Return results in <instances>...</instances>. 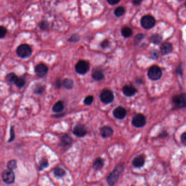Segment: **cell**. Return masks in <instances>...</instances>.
Returning a JSON list of instances; mask_svg holds the SVG:
<instances>
[{
    "label": "cell",
    "mask_w": 186,
    "mask_h": 186,
    "mask_svg": "<svg viewBox=\"0 0 186 186\" xmlns=\"http://www.w3.org/2000/svg\"><path fill=\"white\" fill-rule=\"evenodd\" d=\"M40 27L42 30H45L47 28V23H46V22H42L40 24Z\"/></svg>",
    "instance_id": "obj_38"
},
{
    "label": "cell",
    "mask_w": 186,
    "mask_h": 186,
    "mask_svg": "<svg viewBox=\"0 0 186 186\" xmlns=\"http://www.w3.org/2000/svg\"><path fill=\"white\" fill-rule=\"evenodd\" d=\"M144 158L143 156H139L133 160L132 163L135 167L139 168L144 165Z\"/></svg>",
    "instance_id": "obj_17"
},
{
    "label": "cell",
    "mask_w": 186,
    "mask_h": 186,
    "mask_svg": "<svg viewBox=\"0 0 186 186\" xmlns=\"http://www.w3.org/2000/svg\"><path fill=\"white\" fill-rule=\"evenodd\" d=\"M124 170V165L122 164H119L115 168L114 170L110 173L107 179L108 184L110 186H113L118 181V178L122 171Z\"/></svg>",
    "instance_id": "obj_1"
},
{
    "label": "cell",
    "mask_w": 186,
    "mask_h": 186,
    "mask_svg": "<svg viewBox=\"0 0 186 186\" xmlns=\"http://www.w3.org/2000/svg\"><path fill=\"white\" fill-rule=\"evenodd\" d=\"M125 13V9L122 7H118L114 11V14L117 17H120L124 14Z\"/></svg>",
    "instance_id": "obj_26"
},
{
    "label": "cell",
    "mask_w": 186,
    "mask_h": 186,
    "mask_svg": "<svg viewBox=\"0 0 186 186\" xmlns=\"http://www.w3.org/2000/svg\"><path fill=\"white\" fill-rule=\"evenodd\" d=\"M54 174L58 177H62L65 174V171L61 168L57 167L54 169Z\"/></svg>",
    "instance_id": "obj_24"
},
{
    "label": "cell",
    "mask_w": 186,
    "mask_h": 186,
    "mask_svg": "<svg viewBox=\"0 0 186 186\" xmlns=\"http://www.w3.org/2000/svg\"><path fill=\"white\" fill-rule=\"evenodd\" d=\"M114 98L113 93L110 90H105L100 94L101 101L106 104L112 103L114 100Z\"/></svg>",
    "instance_id": "obj_6"
},
{
    "label": "cell",
    "mask_w": 186,
    "mask_h": 186,
    "mask_svg": "<svg viewBox=\"0 0 186 186\" xmlns=\"http://www.w3.org/2000/svg\"><path fill=\"white\" fill-rule=\"evenodd\" d=\"M79 39H80L79 36L77 34H75V35H72V37L69 39V41L72 42H77L79 40Z\"/></svg>",
    "instance_id": "obj_32"
},
{
    "label": "cell",
    "mask_w": 186,
    "mask_h": 186,
    "mask_svg": "<svg viewBox=\"0 0 186 186\" xmlns=\"http://www.w3.org/2000/svg\"><path fill=\"white\" fill-rule=\"evenodd\" d=\"M35 72L37 76L40 77H43L46 75L48 72V68L45 65L39 64L35 67Z\"/></svg>",
    "instance_id": "obj_10"
},
{
    "label": "cell",
    "mask_w": 186,
    "mask_h": 186,
    "mask_svg": "<svg viewBox=\"0 0 186 186\" xmlns=\"http://www.w3.org/2000/svg\"><path fill=\"white\" fill-rule=\"evenodd\" d=\"M181 141L184 145H186V132L183 133L181 136Z\"/></svg>",
    "instance_id": "obj_37"
},
{
    "label": "cell",
    "mask_w": 186,
    "mask_h": 186,
    "mask_svg": "<svg viewBox=\"0 0 186 186\" xmlns=\"http://www.w3.org/2000/svg\"><path fill=\"white\" fill-rule=\"evenodd\" d=\"M120 0H107V2L111 5H114L119 2Z\"/></svg>",
    "instance_id": "obj_36"
},
{
    "label": "cell",
    "mask_w": 186,
    "mask_h": 186,
    "mask_svg": "<svg viewBox=\"0 0 186 186\" xmlns=\"http://www.w3.org/2000/svg\"><path fill=\"white\" fill-rule=\"evenodd\" d=\"M103 160L101 158H98L93 163V167L96 170H99L103 168Z\"/></svg>",
    "instance_id": "obj_19"
},
{
    "label": "cell",
    "mask_w": 186,
    "mask_h": 186,
    "mask_svg": "<svg viewBox=\"0 0 186 186\" xmlns=\"http://www.w3.org/2000/svg\"><path fill=\"white\" fill-rule=\"evenodd\" d=\"M14 137V133L13 129L11 127V138L9 139V141H11L12 140H13Z\"/></svg>",
    "instance_id": "obj_39"
},
{
    "label": "cell",
    "mask_w": 186,
    "mask_h": 186,
    "mask_svg": "<svg viewBox=\"0 0 186 186\" xmlns=\"http://www.w3.org/2000/svg\"><path fill=\"white\" fill-rule=\"evenodd\" d=\"M101 134L103 138H108L112 136L113 131L112 129L109 126H104L101 129Z\"/></svg>",
    "instance_id": "obj_14"
},
{
    "label": "cell",
    "mask_w": 186,
    "mask_h": 186,
    "mask_svg": "<svg viewBox=\"0 0 186 186\" xmlns=\"http://www.w3.org/2000/svg\"><path fill=\"white\" fill-rule=\"evenodd\" d=\"M61 142L63 145L66 146V145H68L71 143L72 139L70 137V136H69L68 135L65 134L62 137Z\"/></svg>",
    "instance_id": "obj_20"
},
{
    "label": "cell",
    "mask_w": 186,
    "mask_h": 186,
    "mask_svg": "<svg viewBox=\"0 0 186 186\" xmlns=\"http://www.w3.org/2000/svg\"><path fill=\"white\" fill-rule=\"evenodd\" d=\"M173 49L171 44L168 42H165L163 44L161 47V52L162 54L165 55L170 53Z\"/></svg>",
    "instance_id": "obj_16"
},
{
    "label": "cell",
    "mask_w": 186,
    "mask_h": 186,
    "mask_svg": "<svg viewBox=\"0 0 186 186\" xmlns=\"http://www.w3.org/2000/svg\"><path fill=\"white\" fill-rule=\"evenodd\" d=\"M16 52L19 57L25 58L30 56L32 53V50L29 46L26 44H23L19 46L16 50Z\"/></svg>",
    "instance_id": "obj_2"
},
{
    "label": "cell",
    "mask_w": 186,
    "mask_h": 186,
    "mask_svg": "<svg viewBox=\"0 0 186 186\" xmlns=\"http://www.w3.org/2000/svg\"><path fill=\"white\" fill-rule=\"evenodd\" d=\"M18 77L15 75L14 73H11L9 74L7 76V79L8 81L11 82H14L15 80Z\"/></svg>",
    "instance_id": "obj_29"
},
{
    "label": "cell",
    "mask_w": 186,
    "mask_h": 186,
    "mask_svg": "<svg viewBox=\"0 0 186 186\" xmlns=\"http://www.w3.org/2000/svg\"><path fill=\"white\" fill-rule=\"evenodd\" d=\"M74 134L76 135V136L79 137H82L84 136L87 133V129L84 127L83 126H76L74 129Z\"/></svg>",
    "instance_id": "obj_12"
},
{
    "label": "cell",
    "mask_w": 186,
    "mask_h": 186,
    "mask_svg": "<svg viewBox=\"0 0 186 186\" xmlns=\"http://www.w3.org/2000/svg\"><path fill=\"white\" fill-rule=\"evenodd\" d=\"M143 38V35L142 34H138L136 36V37H135V39H134V40H135V42H139L141 40V39Z\"/></svg>",
    "instance_id": "obj_34"
},
{
    "label": "cell",
    "mask_w": 186,
    "mask_h": 186,
    "mask_svg": "<svg viewBox=\"0 0 186 186\" xmlns=\"http://www.w3.org/2000/svg\"><path fill=\"white\" fill-rule=\"evenodd\" d=\"M7 30L4 27L0 26V38H4L6 34Z\"/></svg>",
    "instance_id": "obj_30"
},
{
    "label": "cell",
    "mask_w": 186,
    "mask_h": 186,
    "mask_svg": "<svg viewBox=\"0 0 186 186\" xmlns=\"http://www.w3.org/2000/svg\"><path fill=\"white\" fill-rule=\"evenodd\" d=\"M47 165H48V162H47V160H44L42 161L41 163L40 164L39 169L41 170V169H42L43 168L46 167Z\"/></svg>",
    "instance_id": "obj_33"
},
{
    "label": "cell",
    "mask_w": 186,
    "mask_h": 186,
    "mask_svg": "<svg viewBox=\"0 0 186 186\" xmlns=\"http://www.w3.org/2000/svg\"><path fill=\"white\" fill-rule=\"evenodd\" d=\"M44 91V88L41 86H37L35 89V92L37 94H42Z\"/></svg>",
    "instance_id": "obj_31"
},
{
    "label": "cell",
    "mask_w": 186,
    "mask_h": 186,
    "mask_svg": "<svg viewBox=\"0 0 186 186\" xmlns=\"http://www.w3.org/2000/svg\"><path fill=\"white\" fill-rule=\"evenodd\" d=\"M75 69L77 72L79 74L84 75L89 71V64L86 61H80L76 64Z\"/></svg>",
    "instance_id": "obj_5"
},
{
    "label": "cell",
    "mask_w": 186,
    "mask_h": 186,
    "mask_svg": "<svg viewBox=\"0 0 186 186\" xmlns=\"http://www.w3.org/2000/svg\"><path fill=\"white\" fill-rule=\"evenodd\" d=\"M122 35L125 37V38H128L132 35V30L127 27H124L122 29Z\"/></svg>",
    "instance_id": "obj_21"
},
{
    "label": "cell",
    "mask_w": 186,
    "mask_h": 186,
    "mask_svg": "<svg viewBox=\"0 0 186 186\" xmlns=\"http://www.w3.org/2000/svg\"><path fill=\"white\" fill-rule=\"evenodd\" d=\"M64 105L63 103L61 101H58L56 103H55L52 108L53 112L56 113H59L63 110Z\"/></svg>",
    "instance_id": "obj_18"
},
{
    "label": "cell",
    "mask_w": 186,
    "mask_h": 186,
    "mask_svg": "<svg viewBox=\"0 0 186 186\" xmlns=\"http://www.w3.org/2000/svg\"><path fill=\"white\" fill-rule=\"evenodd\" d=\"M74 84V82L72 80L69 79H65L63 82V85L65 88L68 89H70L72 88Z\"/></svg>",
    "instance_id": "obj_22"
},
{
    "label": "cell",
    "mask_w": 186,
    "mask_h": 186,
    "mask_svg": "<svg viewBox=\"0 0 186 186\" xmlns=\"http://www.w3.org/2000/svg\"><path fill=\"white\" fill-rule=\"evenodd\" d=\"M25 82L26 81L23 78L17 77L14 83L16 85V86H18V87L21 88L23 87V86L25 85Z\"/></svg>",
    "instance_id": "obj_23"
},
{
    "label": "cell",
    "mask_w": 186,
    "mask_h": 186,
    "mask_svg": "<svg viewBox=\"0 0 186 186\" xmlns=\"http://www.w3.org/2000/svg\"><path fill=\"white\" fill-rule=\"evenodd\" d=\"M124 95L127 96H132L137 93V90L132 86H125L122 88Z\"/></svg>",
    "instance_id": "obj_13"
},
{
    "label": "cell",
    "mask_w": 186,
    "mask_h": 186,
    "mask_svg": "<svg viewBox=\"0 0 186 186\" xmlns=\"http://www.w3.org/2000/svg\"><path fill=\"white\" fill-rule=\"evenodd\" d=\"M92 77L96 81H101L104 78V75L101 70L100 69L96 68L93 70Z\"/></svg>",
    "instance_id": "obj_15"
},
{
    "label": "cell",
    "mask_w": 186,
    "mask_h": 186,
    "mask_svg": "<svg viewBox=\"0 0 186 186\" xmlns=\"http://www.w3.org/2000/svg\"><path fill=\"white\" fill-rule=\"evenodd\" d=\"M161 75L162 71L158 66L154 65L149 69L148 71V76L151 80L153 81L158 80L161 77Z\"/></svg>",
    "instance_id": "obj_3"
},
{
    "label": "cell",
    "mask_w": 186,
    "mask_h": 186,
    "mask_svg": "<svg viewBox=\"0 0 186 186\" xmlns=\"http://www.w3.org/2000/svg\"><path fill=\"white\" fill-rule=\"evenodd\" d=\"M143 0H133V3L135 5H139L140 4Z\"/></svg>",
    "instance_id": "obj_41"
},
{
    "label": "cell",
    "mask_w": 186,
    "mask_h": 186,
    "mask_svg": "<svg viewBox=\"0 0 186 186\" xmlns=\"http://www.w3.org/2000/svg\"><path fill=\"white\" fill-rule=\"evenodd\" d=\"M173 103L176 106L179 108H183L186 107V95L181 94L177 95L173 98Z\"/></svg>",
    "instance_id": "obj_8"
},
{
    "label": "cell",
    "mask_w": 186,
    "mask_h": 186,
    "mask_svg": "<svg viewBox=\"0 0 186 186\" xmlns=\"http://www.w3.org/2000/svg\"><path fill=\"white\" fill-rule=\"evenodd\" d=\"M126 110L122 107H118L113 110V115L114 117L118 119H122L126 115Z\"/></svg>",
    "instance_id": "obj_11"
},
{
    "label": "cell",
    "mask_w": 186,
    "mask_h": 186,
    "mask_svg": "<svg viewBox=\"0 0 186 186\" xmlns=\"http://www.w3.org/2000/svg\"><path fill=\"white\" fill-rule=\"evenodd\" d=\"M62 84H63V83H62V82H61L60 80H57V81H56V86H57V88L61 87Z\"/></svg>",
    "instance_id": "obj_40"
},
{
    "label": "cell",
    "mask_w": 186,
    "mask_h": 186,
    "mask_svg": "<svg viewBox=\"0 0 186 186\" xmlns=\"http://www.w3.org/2000/svg\"><path fill=\"white\" fill-rule=\"evenodd\" d=\"M155 19L150 15H146L141 20V25L145 29H150L154 26Z\"/></svg>",
    "instance_id": "obj_4"
},
{
    "label": "cell",
    "mask_w": 186,
    "mask_h": 186,
    "mask_svg": "<svg viewBox=\"0 0 186 186\" xmlns=\"http://www.w3.org/2000/svg\"><path fill=\"white\" fill-rule=\"evenodd\" d=\"M94 100V98L93 96L89 95L87 96L85 99L84 100V103L86 105H90L93 103V101Z\"/></svg>",
    "instance_id": "obj_28"
},
{
    "label": "cell",
    "mask_w": 186,
    "mask_h": 186,
    "mask_svg": "<svg viewBox=\"0 0 186 186\" xmlns=\"http://www.w3.org/2000/svg\"><path fill=\"white\" fill-rule=\"evenodd\" d=\"M2 179L5 182L11 184L14 181L15 176L13 171L8 169L4 171L2 174Z\"/></svg>",
    "instance_id": "obj_9"
},
{
    "label": "cell",
    "mask_w": 186,
    "mask_h": 186,
    "mask_svg": "<svg viewBox=\"0 0 186 186\" xmlns=\"http://www.w3.org/2000/svg\"><path fill=\"white\" fill-rule=\"evenodd\" d=\"M132 123L133 125L136 127H142L146 124V119L143 115L137 114L133 117Z\"/></svg>",
    "instance_id": "obj_7"
},
{
    "label": "cell",
    "mask_w": 186,
    "mask_h": 186,
    "mask_svg": "<svg viewBox=\"0 0 186 186\" xmlns=\"http://www.w3.org/2000/svg\"><path fill=\"white\" fill-rule=\"evenodd\" d=\"M8 168L9 170H13L16 168V162L14 160H11L8 163Z\"/></svg>",
    "instance_id": "obj_27"
},
{
    "label": "cell",
    "mask_w": 186,
    "mask_h": 186,
    "mask_svg": "<svg viewBox=\"0 0 186 186\" xmlns=\"http://www.w3.org/2000/svg\"><path fill=\"white\" fill-rule=\"evenodd\" d=\"M108 45H109V42H108L107 40H106L103 41V42L101 43V47H103V48L107 47L108 46Z\"/></svg>",
    "instance_id": "obj_35"
},
{
    "label": "cell",
    "mask_w": 186,
    "mask_h": 186,
    "mask_svg": "<svg viewBox=\"0 0 186 186\" xmlns=\"http://www.w3.org/2000/svg\"></svg>",
    "instance_id": "obj_42"
},
{
    "label": "cell",
    "mask_w": 186,
    "mask_h": 186,
    "mask_svg": "<svg viewBox=\"0 0 186 186\" xmlns=\"http://www.w3.org/2000/svg\"><path fill=\"white\" fill-rule=\"evenodd\" d=\"M150 41L154 44H158L161 41V37L158 34H153L150 38Z\"/></svg>",
    "instance_id": "obj_25"
}]
</instances>
